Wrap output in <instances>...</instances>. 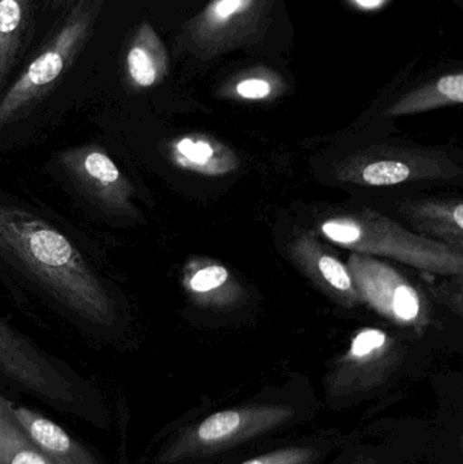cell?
I'll list each match as a JSON object with an SVG mask.
<instances>
[{"instance_id":"14","label":"cell","mask_w":463,"mask_h":464,"mask_svg":"<svg viewBox=\"0 0 463 464\" xmlns=\"http://www.w3.org/2000/svg\"><path fill=\"white\" fill-rule=\"evenodd\" d=\"M394 314L402 321H412L418 316L420 305L415 289L408 285H400L394 291L393 302H391Z\"/></svg>"},{"instance_id":"1","label":"cell","mask_w":463,"mask_h":464,"mask_svg":"<svg viewBox=\"0 0 463 464\" xmlns=\"http://www.w3.org/2000/svg\"><path fill=\"white\" fill-rule=\"evenodd\" d=\"M0 253L76 315L97 326L116 324L113 297L72 242L49 223L0 204Z\"/></svg>"},{"instance_id":"2","label":"cell","mask_w":463,"mask_h":464,"mask_svg":"<svg viewBox=\"0 0 463 464\" xmlns=\"http://www.w3.org/2000/svg\"><path fill=\"white\" fill-rule=\"evenodd\" d=\"M275 0H211L184 27L190 53L208 62L260 44L268 32Z\"/></svg>"},{"instance_id":"10","label":"cell","mask_w":463,"mask_h":464,"mask_svg":"<svg viewBox=\"0 0 463 464\" xmlns=\"http://www.w3.org/2000/svg\"><path fill=\"white\" fill-rule=\"evenodd\" d=\"M29 7L30 0H0V90L15 65Z\"/></svg>"},{"instance_id":"15","label":"cell","mask_w":463,"mask_h":464,"mask_svg":"<svg viewBox=\"0 0 463 464\" xmlns=\"http://www.w3.org/2000/svg\"><path fill=\"white\" fill-rule=\"evenodd\" d=\"M321 273L325 280L339 291H348L351 288V276L342 262L337 261L333 256H325L318 262Z\"/></svg>"},{"instance_id":"8","label":"cell","mask_w":463,"mask_h":464,"mask_svg":"<svg viewBox=\"0 0 463 464\" xmlns=\"http://www.w3.org/2000/svg\"><path fill=\"white\" fill-rule=\"evenodd\" d=\"M169 54L159 35L149 22L136 30L125 56V70L130 83L138 89H150L165 78Z\"/></svg>"},{"instance_id":"19","label":"cell","mask_w":463,"mask_h":464,"mask_svg":"<svg viewBox=\"0 0 463 464\" xmlns=\"http://www.w3.org/2000/svg\"><path fill=\"white\" fill-rule=\"evenodd\" d=\"M386 337L380 330H364L352 343V353L358 357L371 353L374 349H380L385 343Z\"/></svg>"},{"instance_id":"12","label":"cell","mask_w":463,"mask_h":464,"mask_svg":"<svg viewBox=\"0 0 463 464\" xmlns=\"http://www.w3.org/2000/svg\"><path fill=\"white\" fill-rule=\"evenodd\" d=\"M275 73L268 68H253L234 83V92L244 100H265L274 92Z\"/></svg>"},{"instance_id":"21","label":"cell","mask_w":463,"mask_h":464,"mask_svg":"<svg viewBox=\"0 0 463 464\" xmlns=\"http://www.w3.org/2000/svg\"><path fill=\"white\" fill-rule=\"evenodd\" d=\"M453 219L459 228H463V207L458 206L453 212Z\"/></svg>"},{"instance_id":"3","label":"cell","mask_w":463,"mask_h":464,"mask_svg":"<svg viewBox=\"0 0 463 464\" xmlns=\"http://www.w3.org/2000/svg\"><path fill=\"white\" fill-rule=\"evenodd\" d=\"M92 22L90 8H75L45 48L29 63L0 98V130L59 81L86 40Z\"/></svg>"},{"instance_id":"6","label":"cell","mask_w":463,"mask_h":464,"mask_svg":"<svg viewBox=\"0 0 463 464\" xmlns=\"http://www.w3.org/2000/svg\"><path fill=\"white\" fill-rule=\"evenodd\" d=\"M14 416L35 446L53 464H103L86 446L53 420L26 408L13 406Z\"/></svg>"},{"instance_id":"4","label":"cell","mask_w":463,"mask_h":464,"mask_svg":"<svg viewBox=\"0 0 463 464\" xmlns=\"http://www.w3.org/2000/svg\"><path fill=\"white\" fill-rule=\"evenodd\" d=\"M0 373L54 405L76 401L75 386L37 346L0 319Z\"/></svg>"},{"instance_id":"5","label":"cell","mask_w":463,"mask_h":464,"mask_svg":"<svg viewBox=\"0 0 463 464\" xmlns=\"http://www.w3.org/2000/svg\"><path fill=\"white\" fill-rule=\"evenodd\" d=\"M59 160L73 184L100 208L121 217L133 214L132 185L105 150L79 147L62 152Z\"/></svg>"},{"instance_id":"17","label":"cell","mask_w":463,"mask_h":464,"mask_svg":"<svg viewBox=\"0 0 463 464\" xmlns=\"http://www.w3.org/2000/svg\"><path fill=\"white\" fill-rule=\"evenodd\" d=\"M227 270L223 266L204 267L200 272L196 273L190 280V288L196 292H208L219 288L227 280Z\"/></svg>"},{"instance_id":"11","label":"cell","mask_w":463,"mask_h":464,"mask_svg":"<svg viewBox=\"0 0 463 464\" xmlns=\"http://www.w3.org/2000/svg\"><path fill=\"white\" fill-rule=\"evenodd\" d=\"M463 102V73H449L438 79L434 84L408 95L399 105L391 109L393 113L420 111L443 103Z\"/></svg>"},{"instance_id":"13","label":"cell","mask_w":463,"mask_h":464,"mask_svg":"<svg viewBox=\"0 0 463 464\" xmlns=\"http://www.w3.org/2000/svg\"><path fill=\"white\" fill-rule=\"evenodd\" d=\"M410 170L407 165L393 160L371 163L363 170V179L374 187H391L410 179Z\"/></svg>"},{"instance_id":"18","label":"cell","mask_w":463,"mask_h":464,"mask_svg":"<svg viewBox=\"0 0 463 464\" xmlns=\"http://www.w3.org/2000/svg\"><path fill=\"white\" fill-rule=\"evenodd\" d=\"M177 151L193 163H206L214 155V150L203 141H193L192 139H182L177 144Z\"/></svg>"},{"instance_id":"9","label":"cell","mask_w":463,"mask_h":464,"mask_svg":"<svg viewBox=\"0 0 463 464\" xmlns=\"http://www.w3.org/2000/svg\"><path fill=\"white\" fill-rule=\"evenodd\" d=\"M13 406L0 394V464H53L16 421Z\"/></svg>"},{"instance_id":"16","label":"cell","mask_w":463,"mask_h":464,"mask_svg":"<svg viewBox=\"0 0 463 464\" xmlns=\"http://www.w3.org/2000/svg\"><path fill=\"white\" fill-rule=\"evenodd\" d=\"M314 457L307 449H285L255 458L242 464H306Z\"/></svg>"},{"instance_id":"7","label":"cell","mask_w":463,"mask_h":464,"mask_svg":"<svg viewBox=\"0 0 463 464\" xmlns=\"http://www.w3.org/2000/svg\"><path fill=\"white\" fill-rule=\"evenodd\" d=\"M283 411L277 409H264V411H225L212 414L204 420L195 432L185 436L184 440L174 446L169 455L177 458L195 446H215L233 440L239 433L247 430H255L257 425H266L268 421H276Z\"/></svg>"},{"instance_id":"20","label":"cell","mask_w":463,"mask_h":464,"mask_svg":"<svg viewBox=\"0 0 463 464\" xmlns=\"http://www.w3.org/2000/svg\"><path fill=\"white\" fill-rule=\"evenodd\" d=\"M323 231L329 239L339 243L358 242L362 235L361 228L351 223L328 222L323 226Z\"/></svg>"}]
</instances>
